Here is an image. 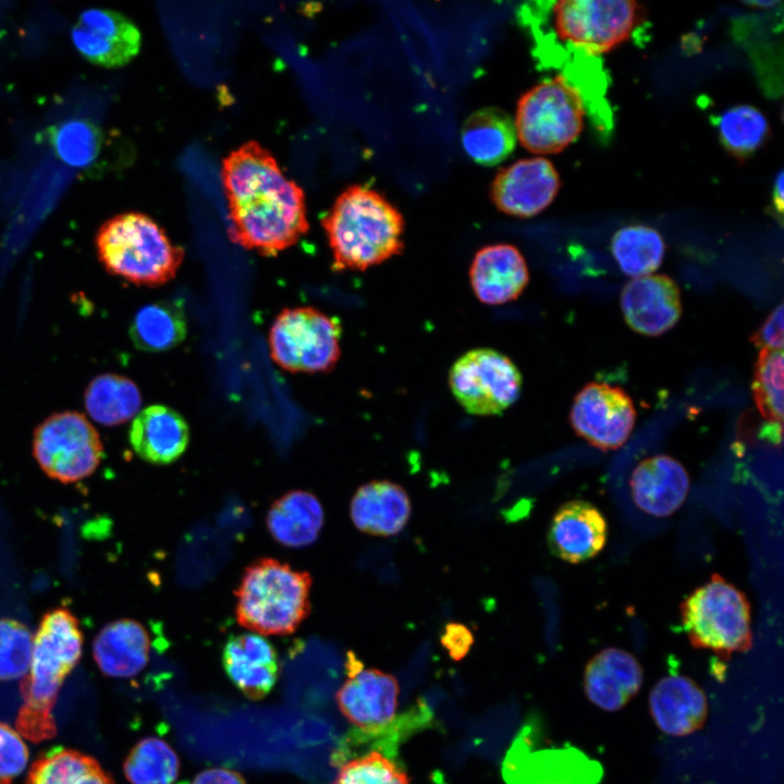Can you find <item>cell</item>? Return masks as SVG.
I'll list each match as a JSON object with an SVG mask.
<instances>
[{
	"mask_svg": "<svg viewBox=\"0 0 784 784\" xmlns=\"http://www.w3.org/2000/svg\"><path fill=\"white\" fill-rule=\"evenodd\" d=\"M449 384L458 403L474 415H498L516 402L522 376L515 364L492 348H476L451 367Z\"/></svg>",
	"mask_w": 784,
	"mask_h": 784,
	"instance_id": "cell-10",
	"label": "cell"
},
{
	"mask_svg": "<svg viewBox=\"0 0 784 784\" xmlns=\"http://www.w3.org/2000/svg\"><path fill=\"white\" fill-rule=\"evenodd\" d=\"M73 45L90 63L103 68L127 64L139 51L137 26L120 12L107 9L83 11L71 29Z\"/></svg>",
	"mask_w": 784,
	"mask_h": 784,
	"instance_id": "cell-15",
	"label": "cell"
},
{
	"mask_svg": "<svg viewBox=\"0 0 784 784\" xmlns=\"http://www.w3.org/2000/svg\"><path fill=\"white\" fill-rule=\"evenodd\" d=\"M310 575L274 559L249 565L235 591L240 625L258 635L293 633L310 611Z\"/></svg>",
	"mask_w": 784,
	"mask_h": 784,
	"instance_id": "cell-5",
	"label": "cell"
},
{
	"mask_svg": "<svg viewBox=\"0 0 784 784\" xmlns=\"http://www.w3.org/2000/svg\"><path fill=\"white\" fill-rule=\"evenodd\" d=\"M621 309L636 332L656 336L672 329L682 314L681 293L665 274H648L627 282L621 293Z\"/></svg>",
	"mask_w": 784,
	"mask_h": 784,
	"instance_id": "cell-16",
	"label": "cell"
},
{
	"mask_svg": "<svg viewBox=\"0 0 784 784\" xmlns=\"http://www.w3.org/2000/svg\"><path fill=\"white\" fill-rule=\"evenodd\" d=\"M783 352L760 350L754 373L752 396L759 413L770 424L783 419Z\"/></svg>",
	"mask_w": 784,
	"mask_h": 784,
	"instance_id": "cell-35",
	"label": "cell"
},
{
	"mask_svg": "<svg viewBox=\"0 0 784 784\" xmlns=\"http://www.w3.org/2000/svg\"><path fill=\"white\" fill-rule=\"evenodd\" d=\"M522 9L538 42L587 57L608 53L630 39L647 21V9L629 0H560Z\"/></svg>",
	"mask_w": 784,
	"mask_h": 784,
	"instance_id": "cell-3",
	"label": "cell"
},
{
	"mask_svg": "<svg viewBox=\"0 0 784 784\" xmlns=\"http://www.w3.org/2000/svg\"><path fill=\"white\" fill-rule=\"evenodd\" d=\"M718 133L723 147L732 156L743 159L767 142L770 124L755 106L736 105L720 115Z\"/></svg>",
	"mask_w": 784,
	"mask_h": 784,
	"instance_id": "cell-32",
	"label": "cell"
},
{
	"mask_svg": "<svg viewBox=\"0 0 784 784\" xmlns=\"http://www.w3.org/2000/svg\"><path fill=\"white\" fill-rule=\"evenodd\" d=\"M649 709L662 732L685 736L703 725L708 703L701 687L688 676L678 674L665 676L652 687Z\"/></svg>",
	"mask_w": 784,
	"mask_h": 784,
	"instance_id": "cell-22",
	"label": "cell"
},
{
	"mask_svg": "<svg viewBox=\"0 0 784 784\" xmlns=\"http://www.w3.org/2000/svg\"><path fill=\"white\" fill-rule=\"evenodd\" d=\"M629 487L638 509L656 517H666L685 502L689 477L685 467L675 458L654 455L636 466Z\"/></svg>",
	"mask_w": 784,
	"mask_h": 784,
	"instance_id": "cell-20",
	"label": "cell"
},
{
	"mask_svg": "<svg viewBox=\"0 0 784 784\" xmlns=\"http://www.w3.org/2000/svg\"><path fill=\"white\" fill-rule=\"evenodd\" d=\"M142 404L136 384L122 376L101 375L96 377L85 393L88 414L97 422L115 426L134 417Z\"/></svg>",
	"mask_w": 784,
	"mask_h": 784,
	"instance_id": "cell-30",
	"label": "cell"
},
{
	"mask_svg": "<svg viewBox=\"0 0 784 784\" xmlns=\"http://www.w3.org/2000/svg\"><path fill=\"white\" fill-rule=\"evenodd\" d=\"M637 659L620 648H605L595 654L584 672L587 698L604 711H617L629 702L642 685Z\"/></svg>",
	"mask_w": 784,
	"mask_h": 784,
	"instance_id": "cell-19",
	"label": "cell"
},
{
	"mask_svg": "<svg viewBox=\"0 0 784 784\" xmlns=\"http://www.w3.org/2000/svg\"><path fill=\"white\" fill-rule=\"evenodd\" d=\"M773 200L775 203V206L779 207V211H782L783 208V173L780 172L774 182V189H773Z\"/></svg>",
	"mask_w": 784,
	"mask_h": 784,
	"instance_id": "cell-42",
	"label": "cell"
},
{
	"mask_svg": "<svg viewBox=\"0 0 784 784\" xmlns=\"http://www.w3.org/2000/svg\"><path fill=\"white\" fill-rule=\"evenodd\" d=\"M52 147L68 166L86 168L94 163L101 151L100 128L83 119H72L56 126L51 134Z\"/></svg>",
	"mask_w": 784,
	"mask_h": 784,
	"instance_id": "cell-34",
	"label": "cell"
},
{
	"mask_svg": "<svg viewBox=\"0 0 784 784\" xmlns=\"http://www.w3.org/2000/svg\"><path fill=\"white\" fill-rule=\"evenodd\" d=\"M350 513L358 530L388 537L399 534L407 524L411 502L401 486L389 480H375L357 489Z\"/></svg>",
	"mask_w": 784,
	"mask_h": 784,
	"instance_id": "cell-24",
	"label": "cell"
},
{
	"mask_svg": "<svg viewBox=\"0 0 784 784\" xmlns=\"http://www.w3.org/2000/svg\"><path fill=\"white\" fill-rule=\"evenodd\" d=\"M560 187L559 172L549 159L526 158L497 173L490 198L497 209L507 216L530 218L551 205Z\"/></svg>",
	"mask_w": 784,
	"mask_h": 784,
	"instance_id": "cell-13",
	"label": "cell"
},
{
	"mask_svg": "<svg viewBox=\"0 0 784 784\" xmlns=\"http://www.w3.org/2000/svg\"><path fill=\"white\" fill-rule=\"evenodd\" d=\"M149 647L146 628L137 621L122 618L107 624L97 634L93 654L105 675L130 678L147 665Z\"/></svg>",
	"mask_w": 784,
	"mask_h": 784,
	"instance_id": "cell-25",
	"label": "cell"
},
{
	"mask_svg": "<svg viewBox=\"0 0 784 784\" xmlns=\"http://www.w3.org/2000/svg\"><path fill=\"white\" fill-rule=\"evenodd\" d=\"M33 636L19 621L0 618V681L24 678L32 660Z\"/></svg>",
	"mask_w": 784,
	"mask_h": 784,
	"instance_id": "cell-36",
	"label": "cell"
},
{
	"mask_svg": "<svg viewBox=\"0 0 784 784\" xmlns=\"http://www.w3.org/2000/svg\"><path fill=\"white\" fill-rule=\"evenodd\" d=\"M101 454L99 436L82 414H54L35 430L34 455L38 464L49 477L62 482L93 474Z\"/></svg>",
	"mask_w": 784,
	"mask_h": 784,
	"instance_id": "cell-11",
	"label": "cell"
},
{
	"mask_svg": "<svg viewBox=\"0 0 784 784\" xmlns=\"http://www.w3.org/2000/svg\"><path fill=\"white\" fill-rule=\"evenodd\" d=\"M443 646L450 651L452 658L461 659L469 649L473 642L470 629L460 623H449L444 627L441 637Z\"/></svg>",
	"mask_w": 784,
	"mask_h": 784,
	"instance_id": "cell-40",
	"label": "cell"
},
{
	"mask_svg": "<svg viewBox=\"0 0 784 784\" xmlns=\"http://www.w3.org/2000/svg\"><path fill=\"white\" fill-rule=\"evenodd\" d=\"M608 524L601 511L585 500L561 505L552 517L548 546L561 560L578 564L596 556L604 547Z\"/></svg>",
	"mask_w": 784,
	"mask_h": 784,
	"instance_id": "cell-17",
	"label": "cell"
},
{
	"mask_svg": "<svg viewBox=\"0 0 784 784\" xmlns=\"http://www.w3.org/2000/svg\"><path fill=\"white\" fill-rule=\"evenodd\" d=\"M192 784H246L242 775L225 768H211L201 771Z\"/></svg>",
	"mask_w": 784,
	"mask_h": 784,
	"instance_id": "cell-41",
	"label": "cell"
},
{
	"mask_svg": "<svg viewBox=\"0 0 784 784\" xmlns=\"http://www.w3.org/2000/svg\"><path fill=\"white\" fill-rule=\"evenodd\" d=\"M266 522L278 542L287 548H305L314 543L320 534L323 510L313 493L293 490L270 506Z\"/></svg>",
	"mask_w": 784,
	"mask_h": 784,
	"instance_id": "cell-27",
	"label": "cell"
},
{
	"mask_svg": "<svg viewBox=\"0 0 784 784\" xmlns=\"http://www.w3.org/2000/svg\"><path fill=\"white\" fill-rule=\"evenodd\" d=\"M341 328L338 320L313 307L286 308L269 333L272 359L292 372L331 370L336 364Z\"/></svg>",
	"mask_w": 784,
	"mask_h": 784,
	"instance_id": "cell-9",
	"label": "cell"
},
{
	"mask_svg": "<svg viewBox=\"0 0 784 784\" xmlns=\"http://www.w3.org/2000/svg\"><path fill=\"white\" fill-rule=\"evenodd\" d=\"M636 419L629 395L618 387L591 382L575 396L569 413L574 431L601 450H616L628 439Z\"/></svg>",
	"mask_w": 784,
	"mask_h": 784,
	"instance_id": "cell-12",
	"label": "cell"
},
{
	"mask_svg": "<svg viewBox=\"0 0 784 784\" xmlns=\"http://www.w3.org/2000/svg\"><path fill=\"white\" fill-rule=\"evenodd\" d=\"M611 252L625 274L639 278L651 274L661 266L665 243L656 229L632 224L614 233Z\"/></svg>",
	"mask_w": 784,
	"mask_h": 784,
	"instance_id": "cell-31",
	"label": "cell"
},
{
	"mask_svg": "<svg viewBox=\"0 0 784 784\" xmlns=\"http://www.w3.org/2000/svg\"><path fill=\"white\" fill-rule=\"evenodd\" d=\"M26 784H113V781L93 757L54 747L34 762Z\"/></svg>",
	"mask_w": 784,
	"mask_h": 784,
	"instance_id": "cell-29",
	"label": "cell"
},
{
	"mask_svg": "<svg viewBox=\"0 0 784 784\" xmlns=\"http://www.w3.org/2000/svg\"><path fill=\"white\" fill-rule=\"evenodd\" d=\"M586 115L580 88L567 75H556L519 98L514 121L517 139L532 154L561 152L579 137Z\"/></svg>",
	"mask_w": 784,
	"mask_h": 784,
	"instance_id": "cell-7",
	"label": "cell"
},
{
	"mask_svg": "<svg viewBox=\"0 0 784 784\" xmlns=\"http://www.w3.org/2000/svg\"><path fill=\"white\" fill-rule=\"evenodd\" d=\"M346 674L335 696L343 715L364 730L389 724L399 705L400 687L396 678L377 669H364L352 652L347 654Z\"/></svg>",
	"mask_w": 784,
	"mask_h": 784,
	"instance_id": "cell-14",
	"label": "cell"
},
{
	"mask_svg": "<svg viewBox=\"0 0 784 784\" xmlns=\"http://www.w3.org/2000/svg\"><path fill=\"white\" fill-rule=\"evenodd\" d=\"M29 752L22 735L0 722V784H9L27 767Z\"/></svg>",
	"mask_w": 784,
	"mask_h": 784,
	"instance_id": "cell-38",
	"label": "cell"
},
{
	"mask_svg": "<svg viewBox=\"0 0 784 784\" xmlns=\"http://www.w3.org/2000/svg\"><path fill=\"white\" fill-rule=\"evenodd\" d=\"M783 304L781 303L767 318L759 330L750 338L761 350L782 351L783 348Z\"/></svg>",
	"mask_w": 784,
	"mask_h": 784,
	"instance_id": "cell-39",
	"label": "cell"
},
{
	"mask_svg": "<svg viewBox=\"0 0 784 784\" xmlns=\"http://www.w3.org/2000/svg\"><path fill=\"white\" fill-rule=\"evenodd\" d=\"M333 267L366 270L404 248L405 221L400 210L376 189L347 186L322 219Z\"/></svg>",
	"mask_w": 784,
	"mask_h": 784,
	"instance_id": "cell-2",
	"label": "cell"
},
{
	"mask_svg": "<svg viewBox=\"0 0 784 784\" xmlns=\"http://www.w3.org/2000/svg\"><path fill=\"white\" fill-rule=\"evenodd\" d=\"M469 280L477 298L488 305L516 299L529 281L528 267L517 247L493 244L480 248L471 261Z\"/></svg>",
	"mask_w": 784,
	"mask_h": 784,
	"instance_id": "cell-18",
	"label": "cell"
},
{
	"mask_svg": "<svg viewBox=\"0 0 784 784\" xmlns=\"http://www.w3.org/2000/svg\"><path fill=\"white\" fill-rule=\"evenodd\" d=\"M82 649L83 635L70 611L56 609L44 615L33 639L29 670L21 684L23 706L16 718L19 733L28 740L40 743L56 736L52 710Z\"/></svg>",
	"mask_w": 784,
	"mask_h": 784,
	"instance_id": "cell-4",
	"label": "cell"
},
{
	"mask_svg": "<svg viewBox=\"0 0 784 784\" xmlns=\"http://www.w3.org/2000/svg\"><path fill=\"white\" fill-rule=\"evenodd\" d=\"M222 664L235 687L254 700L268 695L278 679L275 649L255 633L232 636L224 645Z\"/></svg>",
	"mask_w": 784,
	"mask_h": 784,
	"instance_id": "cell-21",
	"label": "cell"
},
{
	"mask_svg": "<svg viewBox=\"0 0 784 784\" xmlns=\"http://www.w3.org/2000/svg\"><path fill=\"white\" fill-rule=\"evenodd\" d=\"M221 180L231 236L245 248L271 256L307 233L303 189L259 143L249 140L231 151L222 161Z\"/></svg>",
	"mask_w": 784,
	"mask_h": 784,
	"instance_id": "cell-1",
	"label": "cell"
},
{
	"mask_svg": "<svg viewBox=\"0 0 784 784\" xmlns=\"http://www.w3.org/2000/svg\"><path fill=\"white\" fill-rule=\"evenodd\" d=\"M186 333L187 322L182 306L169 301L139 308L130 329L134 345L146 352L173 348L185 339Z\"/></svg>",
	"mask_w": 784,
	"mask_h": 784,
	"instance_id": "cell-28",
	"label": "cell"
},
{
	"mask_svg": "<svg viewBox=\"0 0 784 784\" xmlns=\"http://www.w3.org/2000/svg\"><path fill=\"white\" fill-rule=\"evenodd\" d=\"M683 627L690 644L722 658L752 647L750 605L743 591L719 574L681 603Z\"/></svg>",
	"mask_w": 784,
	"mask_h": 784,
	"instance_id": "cell-8",
	"label": "cell"
},
{
	"mask_svg": "<svg viewBox=\"0 0 784 784\" xmlns=\"http://www.w3.org/2000/svg\"><path fill=\"white\" fill-rule=\"evenodd\" d=\"M466 154L478 164L492 167L504 161L515 149L517 135L512 117L497 107L476 110L461 130Z\"/></svg>",
	"mask_w": 784,
	"mask_h": 784,
	"instance_id": "cell-26",
	"label": "cell"
},
{
	"mask_svg": "<svg viewBox=\"0 0 784 784\" xmlns=\"http://www.w3.org/2000/svg\"><path fill=\"white\" fill-rule=\"evenodd\" d=\"M105 268L133 283L163 284L174 278L184 252L149 216L125 212L107 220L96 236Z\"/></svg>",
	"mask_w": 784,
	"mask_h": 784,
	"instance_id": "cell-6",
	"label": "cell"
},
{
	"mask_svg": "<svg viewBox=\"0 0 784 784\" xmlns=\"http://www.w3.org/2000/svg\"><path fill=\"white\" fill-rule=\"evenodd\" d=\"M124 774L131 784H173L180 772V760L163 739L149 736L130 751Z\"/></svg>",
	"mask_w": 784,
	"mask_h": 784,
	"instance_id": "cell-33",
	"label": "cell"
},
{
	"mask_svg": "<svg viewBox=\"0 0 784 784\" xmlns=\"http://www.w3.org/2000/svg\"><path fill=\"white\" fill-rule=\"evenodd\" d=\"M333 784H409L405 771L379 751L344 763Z\"/></svg>",
	"mask_w": 784,
	"mask_h": 784,
	"instance_id": "cell-37",
	"label": "cell"
},
{
	"mask_svg": "<svg viewBox=\"0 0 784 784\" xmlns=\"http://www.w3.org/2000/svg\"><path fill=\"white\" fill-rule=\"evenodd\" d=\"M189 429L176 411L164 405H152L133 420L130 442L144 461L166 465L176 461L186 450Z\"/></svg>",
	"mask_w": 784,
	"mask_h": 784,
	"instance_id": "cell-23",
	"label": "cell"
}]
</instances>
